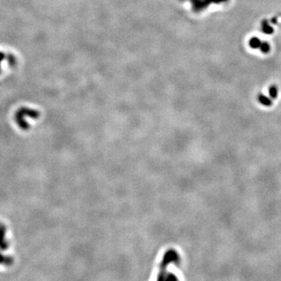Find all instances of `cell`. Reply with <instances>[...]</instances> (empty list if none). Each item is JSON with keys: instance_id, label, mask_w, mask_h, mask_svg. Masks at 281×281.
I'll return each instance as SVG.
<instances>
[{"instance_id": "2", "label": "cell", "mask_w": 281, "mask_h": 281, "mask_svg": "<svg viewBox=\"0 0 281 281\" xmlns=\"http://www.w3.org/2000/svg\"><path fill=\"white\" fill-rule=\"evenodd\" d=\"M261 44H262L261 41L256 37L251 38L249 41V46L252 49H258V48L260 47Z\"/></svg>"}, {"instance_id": "3", "label": "cell", "mask_w": 281, "mask_h": 281, "mask_svg": "<svg viewBox=\"0 0 281 281\" xmlns=\"http://www.w3.org/2000/svg\"><path fill=\"white\" fill-rule=\"evenodd\" d=\"M259 102H260V103L266 105V106H270V105H272V101H271L269 98H267V97L265 96V95H262V94H260V95H259Z\"/></svg>"}, {"instance_id": "7", "label": "cell", "mask_w": 281, "mask_h": 281, "mask_svg": "<svg viewBox=\"0 0 281 281\" xmlns=\"http://www.w3.org/2000/svg\"><path fill=\"white\" fill-rule=\"evenodd\" d=\"M227 0H214L213 2H214V3L218 4V3H221V2H227Z\"/></svg>"}, {"instance_id": "1", "label": "cell", "mask_w": 281, "mask_h": 281, "mask_svg": "<svg viewBox=\"0 0 281 281\" xmlns=\"http://www.w3.org/2000/svg\"><path fill=\"white\" fill-rule=\"evenodd\" d=\"M262 31L263 33L267 34H271L273 33V28L269 25V23L266 20H264L262 22Z\"/></svg>"}, {"instance_id": "8", "label": "cell", "mask_w": 281, "mask_h": 281, "mask_svg": "<svg viewBox=\"0 0 281 281\" xmlns=\"http://www.w3.org/2000/svg\"><path fill=\"white\" fill-rule=\"evenodd\" d=\"M272 23H273V24H276V23H277V19H276V17H273V19H272Z\"/></svg>"}, {"instance_id": "5", "label": "cell", "mask_w": 281, "mask_h": 281, "mask_svg": "<svg viewBox=\"0 0 281 281\" xmlns=\"http://www.w3.org/2000/svg\"><path fill=\"white\" fill-rule=\"evenodd\" d=\"M259 48H260L261 52L263 53H268L270 51V46H269V43L266 42H264L262 43Z\"/></svg>"}, {"instance_id": "4", "label": "cell", "mask_w": 281, "mask_h": 281, "mask_svg": "<svg viewBox=\"0 0 281 281\" xmlns=\"http://www.w3.org/2000/svg\"><path fill=\"white\" fill-rule=\"evenodd\" d=\"M269 95H270L271 98H276V97H277V94H278V90H277V88H276L275 85H272V86L269 88Z\"/></svg>"}, {"instance_id": "6", "label": "cell", "mask_w": 281, "mask_h": 281, "mask_svg": "<svg viewBox=\"0 0 281 281\" xmlns=\"http://www.w3.org/2000/svg\"><path fill=\"white\" fill-rule=\"evenodd\" d=\"M213 1H214V0H204V2H205V6H206V7H207L208 5H209L210 3H212V2H213Z\"/></svg>"}]
</instances>
